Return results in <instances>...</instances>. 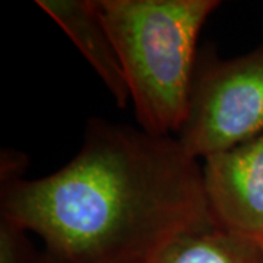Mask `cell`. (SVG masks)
I'll return each instance as SVG.
<instances>
[{
	"instance_id": "obj_8",
	"label": "cell",
	"mask_w": 263,
	"mask_h": 263,
	"mask_svg": "<svg viewBox=\"0 0 263 263\" xmlns=\"http://www.w3.org/2000/svg\"><path fill=\"white\" fill-rule=\"evenodd\" d=\"M28 165V158L18 151L3 149L0 157V180L2 184L22 179V173Z\"/></svg>"
},
{
	"instance_id": "obj_10",
	"label": "cell",
	"mask_w": 263,
	"mask_h": 263,
	"mask_svg": "<svg viewBox=\"0 0 263 263\" xmlns=\"http://www.w3.org/2000/svg\"><path fill=\"white\" fill-rule=\"evenodd\" d=\"M260 263H263V241L260 243Z\"/></svg>"
},
{
	"instance_id": "obj_9",
	"label": "cell",
	"mask_w": 263,
	"mask_h": 263,
	"mask_svg": "<svg viewBox=\"0 0 263 263\" xmlns=\"http://www.w3.org/2000/svg\"><path fill=\"white\" fill-rule=\"evenodd\" d=\"M35 263H62L54 254H51L48 250H44L41 254H37Z\"/></svg>"
},
{
	"instance_id": "obj_4",
	"label": "cell",
	"mask_w": 263,
	"mask_h": 263,
	"mask_svg": "<svg viewBox=\"0 0 263 263\" xmlns=\"http://www.w3.org/2000/svg\"><path fill=\"white\" fill-rule=\"evenodd\" d=\"M209 209L219 228L263 241V133L202 164Z\"/></svg>"
},
{
	"instance_id": "obj_3",
	"label": "cell",
	"mask_w": 263,
	"mask_h": 263,
	"mask_svg": "<svg viewBox=\"0 0 263 263\" xmlns=\"http://www.w3.org/2000/svg\"><path fill=\"white\" fill-rule=\"evenodd\" d=\"M263 133V44L230 60H197L186 119L176 138L192 157L234 148Z\"/></svg>"
},
{
	"instance_id": "obj_7",
	"label": "cell",
	"mask_w": 263,
	"mask_h": 263,
	"mask_svg": "<svg viewBox=\"0 0 263 263\" xmlns=\"http://www.w3.org/2000/svg\"><path fill=\"white\" fill-rule=\"evenodd\" d=\"M27 230L8 216L0 215V263H35L29 253Z\"/></svg>"
},
{
	"instance_id": "obj_6",
	"label": "cell",
	"mask_w": 263,
	"mask_h": 263,
	"mask_svg": "<svg viewBox=\"0 0 263 263\" xmlns=\"http://www.w3.org/2000/svg\"><path fill=\"white\" fill-rule=\"evenodd\" d=\"M148 263H260V243L212 227L174 238Z\"/></svg>"
},
{
	"instance_id": "obj_1",
	"label": "cell",
	"mask_w": 263,
	"mask_h": 263,
	"mask_svg": "<svg viewBox=\"0 0 263 263\" xmlns=\"http://www.w3.org/2000/svg\"><path fill=\"white\" fill-rule=\"evenodd\" d=\"M0 215L62 263H148L180 235L218 227L202 164L176 136L101 117L62 168L2 184Z\"/></svg>"
},
{
	"instance_id": "obj_2",
	"label": "cell",
	"mask_w": 263,
	"mask_h": 263,
	"mask_svg": "<svg viewBox=\"0 0 263 263\" xmlns=\"http://www.w3.org/2000/svg\"><path fill=\"white\" fill-rule=\"evenodd\" d=\"M139 127L176 136L186 119L196 46L218 0H97Z\"/></svg>"
},
{
	"instance_id": "obj_5",
	"label": "cell",
	"mask_w": 263,
	"mask_h": 263,
	"mask_svg": "<svg viewBox=\"0 0 263 263\" xmlns=\"http://www.w3.org/2000/svg\"><path fill=\"white\" fill-rule=\"evenodd\" d=\"M35 3L72 40L103 81L114 103L120 108L127 107L130 92L126 75L97 0H37Z\"/></svg>"
}]
</instances>
